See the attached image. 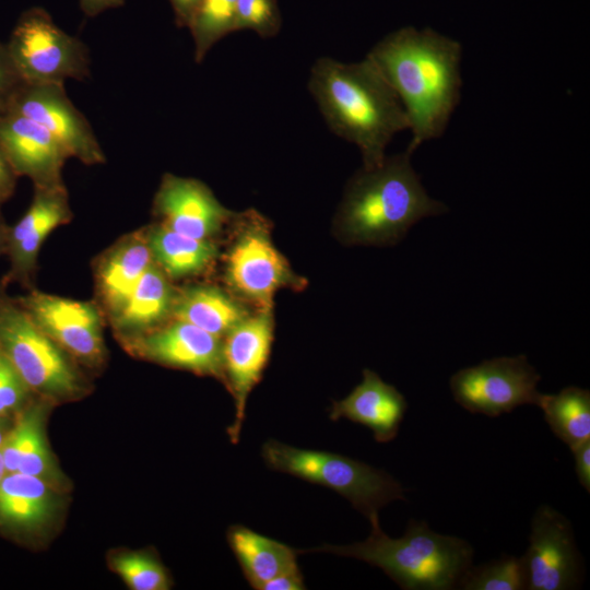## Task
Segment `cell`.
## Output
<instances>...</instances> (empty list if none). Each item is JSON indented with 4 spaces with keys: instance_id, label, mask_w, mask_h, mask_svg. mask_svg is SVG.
Returning <instances> with one entry per match:
<instances>
[{
    "instance_id": "obj_14",
    "label": "cell",
    "mask_w": 590,
    "mask_h": 590,
    "mask_svg": "<svg viewBox=\"0 0 590 590\" xmlns=\"http://www.w3.org/2000/svg\"><path fill=\"white\" fill-rule=\"evenodd\" d=\"M72 217L66 185L34 187L27 210L10 226L7 250L10 267L0 283L4 286L19 283L31 288L45 239L54 229L68 224Z\"/></svg>"
},
{
    "instance_id": "obj_5",
    "label": "cell",
    "mask_w": 590,
    "mask_h": 590,
    "mask_svg": "<svg viewBox=\"0 0 590 590\" xmlns=\"http://www.w3.org/2000/svg\"><path fill=\"white\" fill-rule=\"evenodd\" d=\"M261 457L269 469L328 487L346 498L369 521L404 488L390 474L343 455L300 449L275 439L267 440Z\"/></svg>"
},
{
    "instance_id": "obj_13",
    "label": "cell",
    "mask_w": 590,
    "mask_h": 590,
    "mask_svg": "<svg viewBox=\"0 0 590 590\" xmlns=\"http://www.w3.org/2000/svg\"><path fill=\"white\" fill-rule=\"evenodd\" d=\"M529 541L521 557L526 589L565 590L578 585L580 559L568 519L550 506H540Z\"/></svg>"
},
{
    "instance_id": "obj_11",
    "label": "cell",
    "mask_w": 590,
    "mask_h": 590,
    "mask_svg": "<svg viewBox=\"0 0 590 590\" xmlns=\"http://www.w3.org/2000/svg\"><path fill=\"white\" fill-rule=\"evenodd\" d=\"M273 340L271 309L247 316L226 335L223 342V379L233 396L235 414L227 434L237 444L246 417L247 400L270 358Z\"/></svg>"
},
{
    "instance_id": "obj_21",
    "label": "cell",
    "mask_w": 590,
    "mask_h": 590,
    "mask_svg": "<svg viewBox=\"0 0 590 590\" xmlns=\"http://www.w3.org/2000/svg\"><path fill=\"white\" fill-rule=\"evenodd\" d=\"M43 420V404L25 411L17 424L8 432L1 452L7 473L36 476L54 486L60 481L45 438Z\"/></svg>"
},
{
    "instance_id": "obj_16",
    "label": "cell",
    "mask_w": 590,
    "mask_h": 590,
    "mask_svg": "<svg viewBox=\"0 0 590 590\" xmlns=\"http://www.w3.org/2000/svg\"><path fill=\"white\" fill-rule=\"evenodd\" d=\"M153 212L167 228L203 240H211L237 215L202 181L173 174L163 176Z\"/></svg>"
},
{
    "instance_id": "obj_37",
    "label": "cell",
    "mask_w": 590,
    "mask_h": 590,
    "mask_svg": "<svg viewBox=\"0 0 590 590\" xmlns=\"http://www.w3.org/2000/svg\"><path fill=\"white\" fill-rule=\"evenodd\" d=\"M80 8L87 16H96L107 10L121 7L126 0H79Z\"/></svg>"
},
{
    "instance_id": "obj_25",
    "label": "cell",
    "mask_w": 590,
    "mask_h": 590,
    "mask_svg": "<svg viewBox=\"0 0 590 590\" xmlns=\"http://www.w3.org/2000/svg\"><path fill=\"white\" fill-rule=\"evenodd\" d=\"M54 509V493L44 480L14 472L0 482V519L4 523L33 529L48 521Z\"/></svg>"
},
{
    "instance_id": "obj_26",
    "label": "cell",
    "mask_w": 590,
    "mask_h": 590,
    "mask_svg": "<svg viewBox=\"0 0 590 590\" xmlns=\"http://www.w3.org/2000/svg\"><path fill=\"white\" fill-rule=\"evenodd\" d=\"M553 434L571 450L590 439V392L566 387L556 394H543L538 404Z\"/></svg>"
},
{
    "instance_id": "obj_31",
    "label": "cell",
    "mask_w": 590,
    "mask_h": 590,
    "mask_svg": "<svg viewBox=\"0 0 590 590\" xmlns=\"http://www.w3.org/2000/svg\"><path fill=\"white\" fill-rule=\"evenodd\" d=\"M32 390L0 349V417L19 411Z\"/></svg>"
},
{
    "instance_id": "obj_39",
    "label": "cell",
    "mask_w": 590,
    "mask_h": 590,
    "mask_svg": "<svg viewBox=\"0 0 590 590\" xmlns=\"http://www.w3.org/2000/svg\"><path fill=\"white\" fill-rule=\"evenodd\" d=\"M7 470H5V465H4V460H3V456H2V452H1V448H0V482L2 481V479L7 475Z\"/></svg>"
},
{
    "instance_id": "obj_9",
    "label": "cell",
    "mask_w": 590,
    "mask_h": 590,
    "mask_svg": "<svg viewBox=\"0 0 590 590\" xmlns=\"http://www.w3.org/2000/svg\"><path fill=\"white\" fill-rule=\"evenodd\" d=\"M540 379L526 355L503 356L460 369L451 376L450 389L463 409L496 417L520 405H538Z\"/></svg>"
},
{
    "instance_id": "obj_27",
    "label": "cell",
    "mask_w": 590,
    "mask_h": 590,
    "mask_svg": "<svg viewBox=\"0 0 590 590\" xmlns=\"http://www.w3.org/2000/svg\"><path fill=\"white\" fill-rule=\"evenodd\" d=\"M236 4L237 0H200L188 26L197 63L217 42L236 32Z\"/></svg>"
},
{
    "instance_id": "obj_1",
    "label": "cell",
    "mask_w": 590,
    "mask_h": 590,
    "mask_svg": "<svg viewBox=\"0 0 590 590\" xmlns=\"http://www.w3.org/2000/svg\"><path fill=\"white\" fill-rule=\"evenodd\" d=\"M461 56L458 40L414 26L387 34L366 55L404 109L410 152L445 133L461 98Z\"/></svg>"
},
{
    "instance_id": "obj_15",
    "label": "cell",
    "mask_w": 590,
    "mask_h": 590,
    "mask_svg": "<svg viewBox=\"0 0 590 590\" xmlns=\"http://www.w3.org/2000/svg\"><path fill=\"white\" fill-rule=\"evenodd\" d=\"M144 334L123 340L132 354L142 358L223 378V341L191 323L175 320Z\"/></svg>"
},
{
    "instance_id": "obj_32",
    "label": "cell",
    "mask_w": 590,
    "mask_h": 590,
    "mask_svg": "<svg viewBox=\"0 0 590 590\" xmlns=\"http://www.w3.org/2000/svg\"><path fill=\"white\" fill-rule=\"evenodd\" d=\"M24 85L7 50L0 40V118L12 107L13 102Z\"/></svg>"
},
{
    "instance_id": "obj_17",
    "label": "cell",
    "mask_w": 590,
    "mask_h": 590,
    "mask_svg": "<svg viewBox=\"0 0 590 590\" xmlns=\"http://www.w3.org/2000/svg\"><path fill=\"white\" fill-rule=\"evenodd\" d=\"M0 148L19 177L30 178L34 187L64 185L62 168L69 156L34 120L10 109L0 118Z\"/></svg>"
},
{
    "instance_id": "obj_6",
    "label": "cell",
    "mask_w": 590,
    "mask_h": 590,
    "mask_svg": "<svg viewBox=\"0 0 590 590\" xmlns=\"http://www.w3.org/2000/svg\"><path fill=\"white\" fill-rule=\"evenodd\" d=\"M0 283V349L24 382L46 399L82 396L85 381L71 356L32 320Z\"/></svg>"
},
{
    "instance_id": "obj_10",
    "label": "cell",
    "mask_w": 590,
    "mask_h": 590,
    "mask_svg": "<svg viewBox=\"0 0 590 590\" xmlns=\"http://www.w3.org/2000/svg\"><path fill=\"white\" fill-rule=\"evenodd\" d=\"M15 299L37 327L72 358L91 367L103 362V311L98 305L36 290Z\"/></svg>"
},
{
    "instance_id": "obj_35",
    "label": "cell",
    "mask_w": 590,
    "mask_h": 590,
    "mask_svg": "<svg viewBox=\"0 0 590 590\" xmlns=\"http://www.w3.org/2000/svg\"><path fill=\"white\" fill-rule=\"evenodd\" d=\"M575 457V471L579 483L590 492V439L571 450Z\"/></svg>"
},
{
    "instance_id": "obj_24",
    "label": "cell",
    "mask_w": 590,
    "mask_h": 590,
    "mask_svg": "<svg viewBox=\"0 0 590 590\" xmlns=\"http://www.w3.org/2000/svg\"><path fill=\"white\" fill-rule=\"evenodd\" d=\"M153 262L169 280L198 275L219 256L212 240L197 239L174 232L163 224L144 228Z\"/></svg>"
},
{
    "instance_id": "obj_2",
    "label": "cell",
    "mask_w": 590,
    "mask_h": 590,
    "mask_svg": "<svg viewBox=\"0 0 590 590\" xmlns=\"http://www.w3.org/2000/svg\"><path fill=\"white\" fill-rule=\"evenodd\" d=\"M308 90L328 128L358 148L365 168L380 165L392 138L409 130L401 103L367 57L350 63L318 58Z\"/></svg>"
},
{
    "instance_id": "obj_38",
    "label": "cell",
    "mask_w": 590,
    "mask_h": 590,
    "mask_svg": "<svg viewBox=\"0 0 590 590\" xmlns=\"http://www.w3.org/2000/svg\"><path fill=\"white\" fill-rule=\"evenodd\" d=\"M10 225L5 222L0 209V258L7 255Z\"/></svg>"
},
{
    "instance_id": "obj_28",
    "label": "cell",
    "mask_w": 590,
    "mask_h": 590,
    "mask_svg": "<svg viewBox=\"0 0 590 590\" xmlns=\"http://www.w3.org/2000/svg\"><path fill=\"white\" fill-rule=\"evenodd\" d=\"M464 590H521L526 589L522 559L504 556L481 566H470L459 581Z\"/></svg>"
},
{
    "instance_id": "obj_36",
    "label": "cell",
    "mask_w": 590,
    "mask_h": 590,
    "mask_svg": "<svg viewBox=\"0 0 590 590\" xmlns=\"http://www.w3.org/2000/svg\"><path fill=\"white\" fill-rule=\"evenodd\" d=\"M174 11L175 22L179 27H187L200 0H168Z\"/></svg>"
},
{
    "instance_id": "obj_12",
    "label": "cell",
    "mask_w": 590,
    "mask_h": 590,
    "mask_svg": "<svg viewBox=\"0 0 590 590\" xmlns=\"http://www.w3.org/2000/svg\"><path fill=\"white\" fill-rule=\"evenodd\" d=\"M11 109L44 127L69 158L74 157L85 165L105 163L92 126L69 98L64 84H24Z\"/></svg>"
},
{
    "instance_id": "obj_29",
    "label": "cell",
    "mask_w": 590,
    "mask_h": 590,
    "mask_svg": "<svg viewBox=\"0 0 590 590\" xmlns=\"http://www.w3.org/2000/svg\"><path fill=\"white\" fill-rule=\"evenodd\" d=\"M111 568L133 590H167L172 587L166 568L146 553H123L111 559Z\"/></svg>"
},
{
    "instance_id": "obj_40",
    "label": "cell",
    "mask_w": 590,
    "mask_h": 590,
    "mask_svg": "<svg viewBox=\"0 0 590 590\" xmlns=\"http://www.w3.org/2000/svg\"><path fill=\"white\" fill-rule=\"evenodd\" d=\"M0 418H2V417H0ZM7 434H8V432H5V429L3 427V424L0 421V448H1L2 444H3V440H4L5 436H7Z\"/></svg>"
},
{
    "instance_id": "obj_22",
    "label": "cell",
    "mask_w": 590,
    "mask_h": 590,
    "mask_svg": "<svg viewBox=\"0 0 590 590\" xmlns=\"http://www.w3.org/2000/svg\"><path fill=\"white\" fill-rule=\"evenodd\" d=\"M226 539L245 578L253 589L261 590L270 579L298 567L296 550L245 526H231Z\"/></svg>"
},
{
    "instance_id": "obj_30",
    "label": "cell",
    "mask_w": 590,
    "mask_h": 590,
    "mask_svg": "<svg viewBox=\"0 0 590 590\" xmlns=\"http://www.w3.org/2000/svg\"><path fill=\"white\" fill-rule=\"evenodd\" d=\"M278 0H237L236 32L252 31L262 38L274 37L281 30Z\"/></svg>"
},
{
    "instance_id": "obj_7",
    "label": "cell",
    "mask_w": 590,
    "mask_h": 590,
    "mask_svg": "<svg viewBox=\"0 0 590 590\" xmlns=\"http://www.w3.org/2000/svg\"><path fill=\"white\" fill-rule=\"evenodd\" d=\"M5 46L24 84H64L90 76L86 45L59 27L42 7L20 14Z\"/></svg>"
},
{
    "instance_id": "obj_23",
    "label": "cell",
    "mask_w": 590,
    "mask_h": 590,
    "mask_svg": "<svg viewBox=\"0 0 590 590\" xmlns=\"http://www.w3.org/2000/svg\"><path fill=\"white\" fill-rule=\"evenodd\" d=\"M247 316L245 307L223 290L196 284L176 291L170 318L222 338Z\"/></svg>"
},
{
    "instance_id": "obj_3",
    "label": "cell",
    "mask_w": 590,
    "mask_h": 590,
    "mask_svg": "<svg viewBox=\"0 0 590 590\" xmlns=\"http://www.w3.org/2000/svg\"><path fill=\"white\" fill-rule=\"evenodd\" d=\"M409 150L363 167L347 182L334 231L349 245H392L424 217L447 212L430 198L411 164Z\"/></svg>"
},
{
    "instance_id": "obj_33",
    "label": "cell",
    "mask_w": 590,
    "mask_h": 590,
    "mask_svg": "<svg viewBox=\"0 0 590 590\" xmlns=\"http://www.w3.org/2000/svg\"><path fill=\"white\" fill-rule=\"evenodd\" d=\"M19 175L0 148V209L14 194Z\"/></svg>"
},
{
    "instance_id": "obj_19",
    "label": "cell",
    "mask_w": 590,
    "mask_h": 590,
    "mask_svg": "<svg viewBox=\"0 0 590 590\" xmlns=\"http://www.w3.org/2000/svg\"><path fill=\"white\" fill-rule=\"evenodd\" d=\"M153 262L144 228L121 237L97 259L95 290L101 310L108 318L126 303Z\"/></svg>"
},
{
    "instance_id": "obj_8",
    "label": "cell",
    "mask_w": 590,
    "mask_h": 590,
    "mask_svg": "<svg viewBox=\"0 0 590 590\" xmlns=\"http://www.w3.org/2000/svg\"><path fill=\"white\" fill-rule=\"evenodd\" d=\"M240 227L226 255L228 284L260 309H271L281 287H303L304 281L273 245L268 224L250 211L239 214Z\"/></svg>"
},
{
    "instance_id": "obj_34",
    "label": "cell",
    "mask_w": 590,
    "mask_h": 590,
    "mask_svg": "<svg viewBox=\"0 0 590 590\" xmlns=\"http://www.w3.org/2000/svg\"><path fill=\"white\" fill-rule=\"evenodd\" d=\"M306 589L304 577L299 567H295L281 573L267 581L261 590H303Z\"/></svg>"
},
{
    "instance_id": "obj_20",
    "label": "cell",
    "mask_w": 590,
    "mask_h": 590,
    "mask_svg": "<svg viewBox=\"0 0 590 590\" xmlns=\"http://www.w3.org/2000/svg\"><path fill=\"white\" fill-rule=\"evenodd\" d=\"M176 290L166 274L152 262L122 307L109 319L123 341L164 324L172 317Z\"/></svg>"
},
{
    "instance_id": "obj_18",
    "label": "cell",
    "mask_w": 590,
    "mask_h": 590,
    "mask_svg": "<svg viewBox=\"0 0 590 590\" xmlns=\"http://www.w3.org/2000/svg\"><path fill=\"white\" fill-rule=\"evenodd\" d=\"M406 408L404 396L394 386L366 368L362 382L344 399L333 401L329 417L364 425L373 432L376 441L389 442L397 436Z\"/></svg>"
},
{
    "instance_id": "obj_4",
    "label": "cell",
    "mask_w": 590,
    "mask_h": 590,
    "mask_svg": "<svg viewBox=\"0 0 590 590\" xmlns=\"http://www.w3.org/2000/svg\"><path fill=\"white\" fill-rule=\"evenodd\" d=\"M371 532L350 545L310 550L352 557L380 568L404 590H449L459 585L471 566L473 548L464 540L433 531L425 521L411 520L401 538L388 536L379 519L369 521Z\"/></svg>"
}]
</instances>
